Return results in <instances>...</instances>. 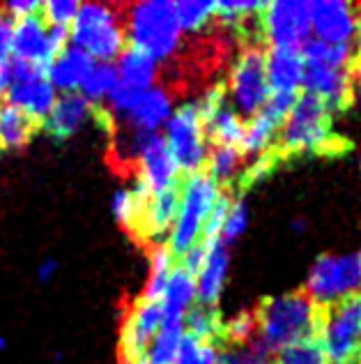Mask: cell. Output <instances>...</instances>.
Masks as SVG:
<instances>
[{
	"mask_svg": "<svg viewBox=\"0 0 361 364\" xmlns=\"http://www.w3.org/2000/svg\"><path fill=\"white\" fill-rule=\"evenodd\" d=\"M40 12H42V3H37V0H12V3L0 7V16H5L12 23L28 16H40Z\"/></svg>",
	"mask_w": 361,
	"mask_h": 364,
	"instance_id": "60d3db41",
	"label": "cell"
},
{
	"mask_svg": "<svg viewBox=\"0 0 361 364\" xmlns=\"http://www.w3.org/2000/svg\"><path fill=\"white\" fill-rule=\"evenodd\" d=\"M173 111V95L161 83L150 90H131L118 85L111 97L104 102L101 116L109 120L111 129L150 136V134H161Z\"/></svg>",
	"mask_w": 361,
	"mask_h": 364,
	"instance_id": "5b68a950",
	"label": "cell"
},
{
	"mask_svg": "<svg viewBox=\"0 0 361 364\" xmlns=\"http://www.w3.org/2000/svg\"><path fill=\"white\" fill-rule=\"evenodd\" d=\"M318 341L329 364L361 362V291L322 306Z\"/></svg>",
	"mask_w": 361,
	"mask_h": 364,
	"instance_id": "ba28073f",
	"label": "cell"
},
{
	"mask_svg": "<svg viewBox=\"0 0 361 364\" xmlns=\"http://www.w3.org/2000/svg\"><path fill=\"white\" fill-rule=\"evenodd\" d=\"M175 267V256L173 252L166 247V242H157L150 249V265H148V279L143 284V291H140V300L148 302H159L161 295H164L166 282L170 270Z\"/></svg>",
	"mask_w": 361,
	"mask_h": 364,
	"instance_id": "83f0119b",
	"label": "cell"
},
{
	"mask_svg": "<svg viewBox=\"0 0 361 364\" xmlns=\"http://www.w3.org/2000/svg\"><path fill=\"white\" fill-rule=\"evenodd\" d=\"M161 325V304L136 300L127 311L120 328V360H138L145 358L152 337Z\"/></svg>",
	"mask_w": 361,
	"mask_h": 364,
	"instance_id": "2e32d148",
	"label": "cell"
},
{
	"mask_svg": "<svg viewBox=\"0 0 361 364\" xmlns=\"http://www.w3.org/2000/svg\"><path fill=\"white\" fill-rule=\"evenodd\" d=\"M70 44L97 63H116L127 46L122 9L106 3H81L70 26Z\"/></svg>",
	"mask_w": 361,
	"mask_h": 364,
	"instance_id": "8992f818",
	"label": "cell"
},
{
	"mask_svg": "<svg viewBox=\"0 0 361 364\" xmlns=\"http://www.w3.org/2000/svg\"><path fill=\"white\" fill-rule=\"evenodd\" d=\"M244 157L237 148L228 146H210L205 161V173L210 176L218 187H228L231 182L240 178L244 168Z\"/></svg>",
	"mask_w": 361,
	"mask_h": 364,
	"instance_id": "f546056e",
	"label": "cell"
},
{
	"mask_svg": "<svg viewBox=\"0 0 361 364\" xmlns=\"http://www.w3.org/2000/svg\"><path fill=\"white\" fill-rule=\"evenodd\" d=\"M253 314L258 323V337L274 353L297 341L318 339L320 306L313 304L304 291L262 300Z\"/></svg>",
	"mask_w": 361,
	"mask_h": 364,
	"instance_id": "277c9868",
	"label": "cell"
},
{
	"mask_svg": "<svg viewBox=\"0 0 361 364\" xmlns=\"http://www.w3.org/2000/svg\"><path fill=\"white\" fill-rule=\"evenodd\" d=\"M168 152L173 155L179 173L194 176L205 171L207 152H210V139H207L205 127L191 104L177 107L161 129Z\"/></svg>",
	"mask_w": 361,
	"mask_h": 364,
	"instance_id": "8fae6325",
	"label": "cell"
},
{
	"mask_svg": "<svg viewBox=\"0 0 361 364\" xmlns=\"http://www.w3.org/2000/svg\"><path fill=\"white\" fill-rule=\"evenodd\" d=\"M120 364H148L145 358H138V360H120Z\"/></svg>",
	"mask_w": 361,
	"mask_h": 364,
	"instance_id": "bcb514c9",
	"label": "cell"
},
{
	"mask_svg": "<svg viewBox=\"0 0 361 364\" xmlns=\"http://www.w3.org/2000/svg\"><path fill=\"white\" fill-rule=\"evenodd\" d=\"M205 256H207V245L205 242H198V245H194L189 252H184L182 256H179V267L182 270H187L191 277H196L198 272H201V267H203V263H205Z\"/></svg>",
	"mask_w": 361,
	"mask_h": 364,
	"instance_id": "b9f144b4",
	"label": "cell"
},
{
	"mask_svg": "<svg viewBox=\"0 0 361 364\" xmlns=\"http://www.w3.org/2000/svg\"><path fill=\"white\" fill-rule=\"evenodd\" d=\"M35 129L37 124L30 118H26L21 111L9 107L7 102H0V150H23L30 143Z\"/></svg>",
	"mask_w": 361,
	"mask_h": 364,
	"instance_id": "484cf974",
	"label": "cell"
},
{
	"mask_svg": "<svg viewBox=\"0 0 361 364\" xmlns=\"http://www.w3.org/2000/svg\"><path fill=\"white\" fill-rule=\"evenodd\" d=\"M216 364H242V358H240V350H237V346H228L226 350L218 353Z\"/></svg>",
	"mask_w": 361,
	"mask_h": 364,
	"instance_id": "ee69618b",
	"label": "cell"
},
{
	"mask_svg": "<svg viewBox=\"0 0 361 364\" xmlns=\"http://www.w3.org/2000/svg\"><path fill=\"white\" fill-rule=\"evenodd\" d=\"M92 116H94V107H90L79 92L58 95L53 109L42 122V129L55 141H67L76 136L92 120Z\"/></svg>",
	"mask_w": 361,
	"mask_h": 364,
	"instance_id": "ac0fdd59",
	"label": "cell"
},
{
	"mask_svg": "<svg viewBox=\"0 0 361 364\" xmlns=\"http://www.w3.org/2000/svg\"><path fill=\"white\" fill-rule=\"evenodd\" d=\"M359 364H361V362H359Z\"/></svg>",
	"mask_w": 361,
	"mask_h": 364,
	"instance_id": "c3c4849f",
	"label": "cell"
},
{
	"mask_svg": "<svg viewBox=\"0 0 361 364\" xmlns=\"http://www.w3.org/2000/svg\"><path fill=\"white\" fill-rule=\"evenodd\" d=\"M361 291V252L322 254L313 263L306 282L309 300L316 306H329Z\"/></svg>",
	"mask_w": 361,
	"mask_h": 364,
	"instance_id": "30bf717a",
	"label": "cell"
},
{
	"mask_svg": "<svg viewBox=\"0 0 361 364\" xmlns=\"http://www.w3.org/2000/svg\"><path fill=\"white\" fill-rule=\"evenodd\" d=\"M260 33L270 42V46L301 51V46L311 40L309 3H304V0L265 3L260 12Z\"/></svg>",
	"mask_w": 361,
	"mask_h": 364,
	"instance_id": "4fadbf2b",
	"label": "cell"
},
{
	"mask_svg": "<svg viewBox=\"0 0 361 364\" xmlns=\"http://www.w3.org/2000/svg\"><path fill=\"white\" fill-rule=\"evenodd\" d=\"M173 5L182 35L201 33L214 21V3H207V0H179V3Z\"/></svg>",
	"mask_w": 361,
	"mask_h": 364,
	"instance_id": "d6a6232c",
	"label": "cell"
},
{
	"mask_svg": "<svg viewBox=\"0 0 361 364\" xmlns=\"http://www.w3.org/2000/svg\"><path fill=\"white\" fill-rule=\"evenodd\" d=\"M205 134L210 139V146H228L240 150V143L244 136V120L237 113L223 104L214 116L207 120Z\"/></svg>",
	"mask_w": 361,
	"mask_h": 364,
	"instance_id": "4dcf8cb0",
	"label": "cell"
},
{
	"mask_svg": "<svg viewBox=\"0 0 361 364\" xmlns=\"http://www.w3.org/2000/svg\"><path fill=\"white\" fill-rule=\"evenodd\" d=\"M221 316H218L216 309H210V306L194 304L184 316V332L198 341L216 343V339H221Z\"/></svg>",
	"mask_w": 361,
	"mask_h": 364,
	"instance_id": "1f68e13d",
	"label": "cell"
},
{
	"mask_svg": "<svg viewBox=\"0 0 361 364\" xmlns=\"http://www.w3.org/2000/svg\"><path fill=\"white\" fill-rule=\"evenodd\" d=\"M205 245V263L201 272L196 274V304L216 309L228 279V270H231V247H226L221 240H212Z\"/></svg>",
	"mask_w": 361,
	"mask_h": 364,
	"instance_id": "e0dca14e",
	"label": "cell"
},
{
	"mask_svg": "<svg viewBox=\"0 0 361 364\" xmlns=\"http://www.w3.org/2000/svg\"><path fill=\"white\" fill-rule=\"evenodd\" d=\"M12 58L28 60L46 67L53 58V49L49 44V28L42 16H28L12 23V42H9Z\"/></svg>",
	"mask_w": 361,
	"mask_h": 364,
	"instance_id": "d6986e66",
	"label": "cell"
},
{
	"mask_svg": "<svg viewBox=\"0 0 361 364\" xmlns=\"http://www.w3.org/2000/svg\"><path fill=\"white\" fill-rule=\"evenodd\" d=\"M177 189H179L177 217L166 237V247L173 252L175 258H179L194 245L201 242L203 224L207 215H210L214 200L221 194V187L205 171L194 176H184Z\"/></svg>",
	"mask_w": 361,
	"mask_h": 364,
	"instance_id": "52a82bcc",
	"label": "cell"
},
{
	"mask_svg": "<svg viewBox=\"0 0 361 364\" xmlns=\"http://www.w3.org/2000/svg\"><path fill=\"white\" fill-rule=\"evenodd\" d=\"M5 348H7V341H5L3 337H0V353H3Z\"/></svg>",
	"mask_w": 361,
	"mask_h": 364,
	"instance_id": "7dc6e473",
	"label": "cell"
},
{
	"mask_svg": "<svg viewBox=\"0 0 361 364\" xmlns=\"http://www.w3.org/2000/svg\"><path fill=\"white\" fill-rule=\"evenodd\" d=\"M152 194L148 189H143L136 182L134 187H122L116 189L111 196V215L113 219L127 231H138L140 217H143V205Z\"/></svg>",
	"mask_w": 361,
	"mask_h": 364,
	"instance_id": "d4e9b609",
	"label": "cell"
},
{
	"mask_svg": "<svg viewBox=\"0 0 361 364\" xmlns=\"http://www.w3.org/2000/svg\"><path fill=\"white\" fill-rule=\"evenodd\" d=\"M116 72H118V81L120 85L131 90H150L159 83V70L161 65H157L155 60L145 55L143 51L131 49V46H125L118 58H116Z\"/></svg>",
	"mask_w": 361,
	"mask_h": 364,
	"instance_id": "603a6c76",
	"label": "cell"
},
{
	"mask_svg": "<svg viewBox=\"0 0 361 364\" xmlns=\"http://www.w3.org/2000/svg\"><path fill=\"white\" fill-rule=\"evenodd\" d=\"M7 74L9 83L3 95L5 102L16 111H21L35 124H42L53 109L55 100H58V92L53 90V85L46 79V67L9 58Z\"/></svg>",
	"mask_w": 361,
	"mask_h": 364,
	"instance_id": "7c38bea8",
	"label": "cell"
},
{
	"mask_svg": "<svg viewBox=\"0 0 361 364\" xmlns=\"http://www.w3.org/2000/svg\"><path fill=\"white\" fill-rule=\"evenodd\" d=\"M161 318L184 321L187 311L196 304V277H191L179 265H175L168 274L164 295H161Z\"/></svg>",
	"mask_w": 361,
	"mask_h": 364,
	"instance_id": "cb8c5ba5",
	"label": "cell"
},
{
	"mask_svg": "<svg viewBox=\"0 0 361 364\" xmlns=\"http://www.w3.org/2000/svg\"><path fill=\"white\" fill-rule=\"evenodd\" d=\"M265 72H267L270 92L297 95L304 79V60L299 49H277L265 51Z\"/></svg>",
	"mask_w": 361,
	"mask_h": 364,
	"instance_id": "44dd1931",
	"label": "cell"
},
{
	"mask_svg": "<svg viewBox=\"0 0 361 364\" xmlns=\"http://www.w3.org/2000/svg\"><path fill=\"white\" fill-rule=\"evenodd\" d=\"M231 205H233V196L228 194V191H221L218 198L214 200V205L210 210V215H207L205 224H203L201 242L218 240V233H221V226L226 222V215H228V210H231Z\"/></svg>",
	"mask_w": 361,
	"mask_h": 364,
	"instance_id": "74e56055",
	"label": "cell"
},
{
	"mask_svg": "<svg viewBox=\"0 0 361 364\" xmlns=\"http://www.w3.org/2000/svg\"><path fill=\"white\" fill-rule=\"evenodd\" d=\"M58 270H60V263L55 261L53 256H46V258H42V263L37 265L35 277L40 284H49V282H53V277L58 274Z\"/></svg>",
	"mask_w": 361,
	"mask_h": 364,
	"instance_id": "7bdbcfd3",
	"label": "cell"
},
{
	"mask_svg": "<svg viewBox=\"0 0 361 364\" xmlns=\"http://www.w3.org/2000/svg\"><path fill=\"white\" fill-rule=\"evenodd\" d=\"M311 31L320 42L334 46H352L355 35L359 33V12L357 5L343 0H316L309 3Z\"/></svg>",
	"mask_w": 361,
	"mask_h": 364,
	"instance_id": "5bb4252c",
	"label": "cell"
},
{
	"mask_svg": "<svg viewBox=\"0 0 361 364\" xmlns=\"http://www.w3.org/2000/svg\"><path fill=\"white\" fill-rule=\"evenodd\" d=\"M292 228H294V231H306V222H304V219H294V222H292Z\"/></svg>",
	"mask_w": 361,
	"mask_h": 364,
	"instance_id": "f6af8a7d",
	"label": "cell"
},
{
	"mask_svg": "<svg viewBox=\"0 0 361 364\" xmlns=\"http://www.w3.org/2000/svg\"><path fill=\"white\" fill-rule=\"evenodd\" d=\"M127 46L143 51L157 65L170 63L182 46V28L170 0H143L122 12Z\"/></svg>",
	"mask_w": 361,
	"mask_h": 364,
	"instance_id": "3957f363",
	"label": "cell"
},
{
	"mask_svg": "<svg viewBox=\"0 0 361 364\" xmlns=\"http://www.w3.org/2000/svg\"><path fill=\"white\" fill-rule=\"evenodd\" d=\"M92 58L79 46L67 44L60 53H55L51 63L46 65V79L53 85V90L58 95L79 92L85 74L92 67Z\"/></svg>",
	"mask_w": 361,
	"mask_h": 364,
	"instance_id": "ffe728a7",
	"label": "cell"
},
{
	"mask_svg": "<svg viewBox=\"0 0 361 364\" xmlns=\"http://www.w3.org/2000/svg\"><path fill=\"white\" fill-rule=\"evenodd\" d=\"M118 85H120V81H118L116 65L94 60L81 83L79 95L90 104V107H104V102L111 97Z\"/></svg>",
	"mask_w": 361,
	"mask_h": 364,
	"instance_id": "f1b7e54d",
	"label": "cell"
},
{
	"mask_svg": "<svg viewBox=\"0 0 361 364\" xmlns=\"http://www.w3.org/2000/svg\"><path fill=\"white\" fill-rule=\"evenodd\" d=\"M304 92L327 104L329 111H343L355 100V49L309 40L301 46Z\"/></svg>",
	"mask_w": 361,
	"mask_h": 364,
	"instance_id": "6da1fadb",
	"label": "cell"
},
{
	"mask_svg": "<svg viewBox=\"0 0 361 364\" xmlns=\"http://www.w3.org/2000/svg\"><path fill=\"white\" fill-rule=\"evenodd\" d=\"M348 148L350 143L331 132V111L327 104L316 95L301 92L281 124L274 152L283 159L304 152H345Z\"/></svg>",
	"mask_w": 361,
	"mask_h": 364,
	"instance_id": "7a4b0ae2",
	"label": "cell"
},
{
	"mask_svg": "<svg viewBox=\"0 0 361 364\" xmlns=\"http://www.w3.org/2000/svg\"><path fill=\"white\" fill-rule=\"evenodd\" d=\"M226 97L244 122L258 113L270 97L267 72H265V46L260 42H246L228 74Z\"/></svg>",
	"mask_w": 361,
	"mask_h": 364,
	"instance_id": "9c48e42d",
	"label": "cell"
},
{
	"mask_svg": "<svg viewBox=\"0 0 361 364\" xmlns=\"http://www.w3.org/2000/svg\"><path fill=\"white\" fill-rule=\"evenodd\" d=\"M9 42H12V21H7L5 16H0V97L5 95L7 83H9L7 65H9V58H12Z\"/></svg>",
	"mask_w": 361,
	"mask_h": 364,
	"instance_id": "ab89813d",
	"label": "cell"
},
{
	"mask_svg": "<svg viewBox=\"0 0 361 364\" xmlns=\"http://www.w3.org/2000/svg\"><path fill=\"white\" fill-rule=\"evenodd\" d=\"M177 205H179V189L177 187L161 191V194H152L143 205V217H140L138 233L152 237V240L168 237L175 217H177Z\"/></svg>",
	"mask_w": 361,
	"mask_h": 364,
	"instance_id": "7402d4cb",
	"label": "cell"
},
{
	"mask_svg": "<svg viewBox=\"0 0 361 364\" xmlns=\"http://www.w3.org/2000/svg\"><path fill=\"white\" fill-rule=\"evenodd\" d=\"M184 321L177 318H161L157 334L152 337L145 350L148 364H173L179 350V343L184 339Z\"/></svg>",
	"mask_w": 361,
	"mask_h": 364,
	"instance_id": "4316f807",
	"label": "cell"
},
{
	"mask_svg": "<svg viewBox=\"0 0 361 364\" xmlns=\"http://www.w3.org/2000/svg\"><path fill=\"white\" fill-rule=\"evenodd\" d=\"M179 178L182 173H179L161 134L150 136L136 159V182L150 194H161V191L179 187Z\"/></svg>",
	"mask_w": 361,
	"mask_h": 364,
	"instance_id": "9a60e30c",
	"label": "cell"
},
{
	"mask_svg": "<svg viewBox=\"0 0 361 364\" xmlns=\"http://www.w3.org/2000/svg\"><path fill=\"white\" fill-rule=\"evenodd\" d=\"M255 334H258V323H255L253 311L237 314L233 321L223 323V328H221V339L228 343V346H244V343H249Z\"/></svg>",
	"mask_w": 361,
	"mask_h": 364,
	"instance_id": "e575fe53",
	"label": "cell"
},
{
	"mask_svg": "<svg viewBox=\"0 0 361 364\" xmlns=\"http://www.w3.org/2000/svg\"><path fill=\"white\" fill-rule=\"evenodd\" d=\"M216 358H218L216 343L198 341L194 337H189V334H184L173 364H216Z\"/></svg>",
	"mask_w": 361,
	"mask_h": 364,
	"instance_id": "d590c367",
	"label": "cell"
},
{
	"mask_svg": "<svg viewBox=\"0 0 361 364\" xmlns=\"http://www.w3.org/2000/svg\"><path fill=\"white\" fill-rule=\"evenodd\" d=\"M79 5L81 3H76V0H49V3H42L40 16L44 18L46 26L70 28L76 12H79Z\"/></svg>",
	"mask_w": 361,
	"mask_h": 364,
	"instance_id": "f35d334b",
	"label": "cell"
},
{
	"mask_svg": "<svg viewBox=\"0 0 361 364\" xmlns=\"http://www.w3.org/2000/svg\"><path fill=\"white\" fill-rule=\"evenodd\" d=\"M246 226H249V205H246V200L242 196L233 198V205L226 215V222L221 226V233H218V240H221L226 247H231L233 242H237V237L246 231Z\"/></svg>",
	"mask_w": 361,
	"mask_h": 364,
	"instance_id": "8d00e7d4",
	"label": "cell"
},
{
	"mask_svg": "<svg viewBox=\"0 0 361 364\" xmlns=\"http://www.w3.org/2000/svg\"><path fill=\"white\" fill-rule=\"evenodd\" d=\"M277 364H329V360L318 339H306L279 350Z\"/></svg>",
	"mask_w": 361,
	"mask_h": 364,
	"instance_id": "836d02e7",
	"label": "cell"
}]
</instances>
